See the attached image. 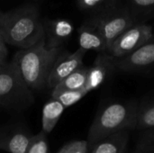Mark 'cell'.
Segmentation results:
<instances>
[{"instance_id":"6da1fadb","label":"cell","mask_w":154,"mask_h":153,"mask_svg":"<svg viewBox=\"0 0 154 153\" xmlns=\"http://www.w3.org/2000/svg\"><path fill=\"white\" fill-rule=\"evenodd\" d=\"M0 35L5 44L20 49L31 48L45 39L44 24L38 9L24 5L0 12Z\"/></svg>"},{"instance_id":"7a4b0ae2","label":"cell","mask_w":154,"mask_h":153,"mask_svg":"<svg viewBox=\"0 0 154 153\" xmlns=\"http://www.w3.org/2000/svg\"><path fill=\"white\" fill-rule=\"evenodd\" d=\"M60 48H50L45 39L36 45L21 49L16 52L13 62L19 74L31 90H40L45 85L51 69L60 55Z\"/></svg>"},{"instance_id":"3957f363","label":"cell","mask_w":154,"mask_h":153,"mask_svg":"<svg viewBox=\"0 0 154 153\" xmlns=\"http://www.w3.org/2000/svg\"><path fill=\"white\" fill-rule=\"evenodd\" d=\"M137 106L135 102H114L107 105L95 118L88 142L96 144L117 132L134 129Z\"/></svg>"},{"instance_id":"277c9868","label":"cell","mask_w":154,"mask_h":153,"mask_svg":"<svg viewBox=\"0 0 154 153\" xmlns=\"http://www.w3.org/2000/svg\"><path fill=\"white\" fill-rule=\"evenodd\" d=\"M33 101L31 89L22 79L14 63L11 61L0 69V106L18 108Z\"/></svg>"},{"instance_id":"5b68a950","label":"cell","mask_w":154,"mask_h":153,"mask_svg":"<svg viewBox=\"0 0 154 153\" xmlns=\"http://www.w3.org/2000/svg\"><path fill=\"white\" fill-rule=\"evenodd\" d=\"M89 21L98 29L107 48L120 34L135 24L134 18L128 10L117 7L97 14Z\"/></svg>"},{"instance_id":"8992f818","label":"cell","mask_w":154,"mask_h":153,"mask_svg":"<svg viewBox=\"0 0 154 153\" xmlns=\"http://www.w3.org/2000/svg\"><path fill=\"white\" fill-rule=\"evenodd\" d=\"M153 29L147 23H135L120 34L107 48L108 54L122 58L144 44L153 36Z\"/></svg>"},{"instance_id":"52a82bcc","label":"cell","mask_w":154,"mask_h":153,"mask_svg":"<svg viewBox=\"0 0 154 153\" xmlns=\"http://www.w3.org/2000/svg\"><path fill=\"white\" fill-rule=\"evenodd\" d=\"M86 50L79 48L73 53H62L55 60L49 76L47 78L46 86L50 89H53L69 74L83 66V58Z\"/></svg>"},{"instance_id":"ba28073f","label":"cell","mask_w":154,"mask_h":153,"mask_svg":"<svg viewBox=\"0 0 154 153\" xmlns=\"http://www.w3.org/2000/svg\"><path fill=\"white\" fill-rule=\"evenodd\" d=\"M154 65V34L153 36L133 52L116 58V70L130 72L147 69Z\"/></svg>"},{"instance_id":"9c48e42d","label":"cell","mask_w":154,"mask_h":153,"mask_svg":"<svg viewBox=\"0 0 154 153\" xmlns=\"http://www.w3.org/2000/svg\"><path fill=\"white\" fill-rule=\"evenodd\" d=\"M116 58L107 52H98L93 65L88 68L85 89L88 92L98 88L116 70Z\"/></svg>"},{"instance_id":"30bf717a","label":"cell","mask_w":154,"mask_h":153,"mask_svg":"<svg viewBox=\"0 0 154 153\" xmlns=\"http://www.w3.org/2000/svg\"><path fill=\"white\" fill-rule=\"evenodd\" d=\"M74 31L71 22L65 19H56L44 23L45 44L50 48H60Z\"/></svg>"},{"instance_id":"8fae6325","label":"cell","mask_w":154,"mask_h":153,"mask_svg":"<svg viewBox=\"0 0 154 153\" xmlns=\"http://www.w3.org/2000/svg\"><path fill=\"white\" fill-rule=\"evenodd\" d=\"M79 48L84 50L106 51L107 45L98 29L90 22H87L79 29Z\"/></svg>"},{"instance_id":"7c38bea8","label":"cell","mask_w":154,"mask_h":153,"mask_svg":"<svg viewBox=\"0 0 154 153\" xmlns=\"http://www.w3.org/2000/svg\"><path fill=\"white\" fill-rule=\"evenodd\" d=\"M127 142L126 130L117 132L96 143L92 153H123Z\"/></svg>"},{"instance_id":"4fadbf2b","label":"cell","mask_w":154,"mask_h":153,"mask_svg":"<svg viewBox=\"0 0 154 153\" xmlns=\"http://www.w3.org/2000/svg\"><path fill=\"white\" fill-rule=\"evenodd\" d=\"M64 110V106L60 101L52 97L43 106L42 113V130L46 133L52 132Z\"/></svg>"},{"instance_id":"5bb4252c","label":"cell","mask_w":154,"mask_h":153,"mask_svg":"<svg viewBox=\"0 0 154 153\" xmlns=\"http://www.w3.org/2000/svg\"><path fill=\"white\" fill-rule=\"evenodd\" d=\"M88 68L80 67L74 72L65 78L60 83H59L53 89L52 92H60L63 90H79L85 89L87 84Z\"/></svg>"},{"instance_id":"9a60e30c","label":"cell","mask_w":154,"mask_h":153,"mask_svg":"<svg viewBox=\"0 0 154 153\" xmlns=\"http://www.w3.org/2000/svg\"><path fill=\"white\" fill-rule=\"evenodd\" d=\"M31 137L24 133L0 136V150L9 153H25Z\"/></svg>"},{"instance_id":"2e32d148","label":"cell","mask_w":154,"mask_h":153,"mask_svg":"<svg viewBox=\"0 0 154 153\" xmlns=\"http://www.w3.org/2000/svg\"><path fill=\"white\" fill-rule=\"evenodd\" d=\"M154 128V103L138 106L134 129L144 130Z\"/></svg>"},{"instance_id":"e0dca14e","label":"cell","mask_w":154,"mask_h":153,"mask_svg":"<svg viewBox=\"0 0 154 153\" xmlns=\"http://www.w3.org/2000/svg\"><path fill=\"white\" fill-rule=\"evenodd\" d=\"M117 1L118 0H78V5L83 11L97 15L116 8Z\"/></svg>"},{"instance_id":"ac0fdd59","label":"cell","mask_w":154,"mask_h":153,"mask_svg":"<svg viewBox=\"0 0 154 153\" xmlns=\"http://www.w3.org/2000/svg\"><path fill=\"white\" fill-rule=\"evenodd\" d=\"M87 94H88V91L86 89L63 90L60 92H51V97L60 101L64 106V107L67 108L78 103Z\"/></svg>"},{"instance_id":"d6986e66","label":"cell","mask_w":154,"mask_h":153,"mask_svg":"<svg viewBox=\"0 0 154 153\" xmlns=\"http://www.w3.org/2000/svg\"><path fill=\"white\" fill-rule=\"evenodd\" d=\"M25 153H48L46 133L42 130L35 136H32Z\"/></svg>"},{"instance_id":"ffe728a7","label":"cell","mask_w":154,"mask_h":153,"mask_svg":"<svg viewBox=\"0 0 154 153\" xmlns=\"http://www.w3.org/2000/svg\"><path fill=\"white\" fill-rule=\"evenodd\" d=\"M88 142L86 141H74L64 147L58 153H87Z\"/></svg>"},{"instance_id":"44dd1931","label":"cell","mask_w":154,"mask_h":153,"mask_svg":"<svg viewBox=\"0 0 154 153\" xmlns=\"http://www.w3.org/2000/svg\"><path fill=\"white\" fill-rule=\"evenodd\" d=\"M138 9H150L154 7V0H128Z\"/></svg>"},{"instance_id":"7402d4cb","label":"cell","mask_w":154,"mask_h":153,"mask_svg":"<svg viewBox=\"0 0 154 153\" xmlns=\"http://www.w3.org/2000/svg\"><path fill=\"white\" fill-rule=\"evenodd\" d=\"M6 57H7V51L0 50V69H3L6 65V63H5Z\"/></svg>"},{"instance_id":"603a6c76","label":"cell","mask_w":154,"mask_h":153,"mask_svg":"<svg viewBox=\"0 0 154 153\" xmlns=\"http://www.w3.org/2000/svg\"><path fill=\"white\" fill-rule=\"evenodd\" d=\"M0 50H3V51H7V49H6L5 43V41H4V40L2 39L1 35H0Z\"/></svg>"},{"instance_id":"cb8c5ba5","label":"cell","mask_w":154,"mask_h":153,"mask_svg":"<svg viewBox=\"0 0 154 153\" xmlns=\"http://www.w3.org/2000/svg\"><path fill=\"white\" fill-rule=\"evenodd\" d=\"M151 140H150V142H149V144L152 147V148H154V129L152 130V135H151Z\"/></svg>"}]
</instances>
